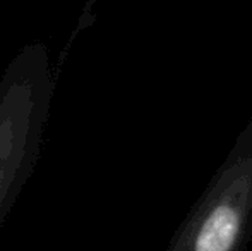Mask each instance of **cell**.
<instances>
[{
	"mask_svg": "<svg viewBox=\"0 0 252 251\" xmlns=\"http://www.w3.org/2000/svg\"><path fill=\"white\" fill-rule=\"evenodd\" d=\"M252 236V115L166 251H246Z\"/></svg>",
	"mask_w": 252,
	"mask_h": 251,
	"instance_id": "7a4b0ae2",
	"label": "cell"
},
{
	"mask_svg": "<svg viewBox=\"0 0 252 251\" xmlns=\"http://www.w3.org/2000/svg\"><path fill=\"white\" fill-rule=\"evenodd\" d=\"M53 91L47 47L33 41L19 48L0 77V227L38 164Z\"/></svg>",
	"mask_w": 252,
	"mask_h": 251,
	"instance_id": "6da1fadb",
	"label": "cell"
}]
</instances>
